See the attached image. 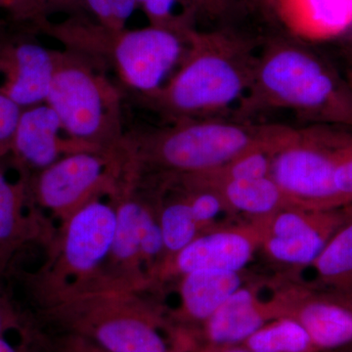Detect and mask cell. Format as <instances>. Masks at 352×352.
Masks as SVG:
<instances>
[{"instance_id":"2e32d148","label":"cell","mask_w":352,"mask_h":352,"mask_svg":"<svg viewBox=\"0 0 352 352\" xmlns=\"http://www.w3.org/2000/svg\"><path fill=\"white\" fill-rule=\"evenodd\" d=\"M351 210L352 205L329 210L319 223L300 232L261 236L259 249L263 250L268 258L281 265L300 268L311 266Z\"/></svg>"},{"instance_id":"e0dca14e","label":"cell","mask_w":352,"mask_h":352,"mask_svg":"<svg viewBox=\"0 0 352 352\" xmlns=\"http://www.w3.org/2000/svg\"><path fill=\"white\" fill-rule=\"evenodd\" d=\"M241 272L199 270L183 275L180 298L185 316L191 320L206 321L241 287Z\"/></svg>"},{"instance_id":"8fae6325","label":"cell","mask_w":352,"mask_h":352,"mask_svg":"<svg viewBox=\"0 0 352 352\" xmlns=\"http://www.w3.org/2000/svg\"><path fill=\"white\" fill-rule=\"evenodd\" d=\"M116 219V207L98 199L69 215L62 251L67 270L89 274L110 258Z\"/></svg>"},{"instance_id":"ab89813d","label":"cell","mask_w":352,"mask_h":352,"mask_svg":"<svg viewBox=\"0 0 352 352\" xmlns=\"http://www.w3.org/2000/svg\"><path fill=\"white\" fill-rule=\"evenodd\" d=\"M349 50H351V52H349V57H351V60H352V43L351 47H349Z\"/></svg>"},{"instance_id":"6da1fadb","label":"cell","mask_w":352,"mask_h":352,"mask_svg":"<svg viewBox=\"0 0 352 352\" xmlns=\"http://www.w3.org/2000/svg\"><path fill=\"white\" fill-rule=\"evenodd\" d=\"M187 47L179 68L163 87L138 95L148 108L171 124L217 118L251 87L258 53L251 39L229 31L185 34Z\"/></svg>"},{"instance_id":"d6a6232c","label":"cell","mask_w":352,"mask_h":352,"mask_svg":"<svg viewBox=\"0 0 352 352\" xmlns=\"http://www.w3.org/2000/svg\"><path fill=\"white\" fill-rule=\"evenodd\" d=\"M191 9L210 14H219L226 7L227 0H189Z\"/></svg>"},{"instance_id":"ffe728a7","label":"cell","mask_w":352,"mask_h":352,"mask_svg":"<svg viewBox=\"0 0 352 352\" xmlns=\"http://www.w3.org/2000/svg\"><path fill=\"white\" fill-rule=\"evenodd\" d=\"M241 346L254 352H320L300 322L291 316L267 322Z\"/></svg>"},{"instance_id":"d590c367","label":"cell","mask_w":352,"mask_h":352,"mask_svg":"<svg viewBox=\"0 0 352 352\" xmlns=\"http://www.w3.org/2000/svg\"><path fill=\"white\" fill-rule=\"evenodd\" d=\"M0 352H25L19 346H14L6 337L0 338Z\"/></svg>"},{"instance_id":"cb8c5ba5","label":"cell","mask_w":352,"mask_h":352,"mask_svg":"<svg viewBox=\"0 0 352 352\" xmlns=\"http://www.w3.org/2000/svg\"><path fill=\"white\" fill-rule=\"evenodd\" d=\"M182 187L192 214L200 229L210 226L223 210H228L217 190L184 183H182Z\"/></svg>"},{"instance_id":"30bf717a","label":"cell","mask_w":352,"mask_h":352,"mask_svg":"<svg viewBox=\"0 0 352 352\" xmlns=\"http://www.w3.org/2000/svg\"><path fill=\"white\" fill-rule=\"evenodd\" d=\"M61 120L48 104L23 109L14 134L10 154L21 168L43 170L67 155L106 152L78 139L62 136Z\"/></svg>"},{"instance_id":"60d3db41","label":"cell","mask_w":352,"mask_h":352,"mask_svg":"<svg viewBox=\"0 0 352 352\" xmlns=\"http://www.w3.org/2000/svg\"><path fill=\"white\" fill-rule=\"evenodd\" d=\"M0 31H1V25H0Z\"/></svg>"},{"instance_id":"52a82bcc","label":"cell","mask_w":352,"mask_h":352,"mask_svg":"<svg viewBox=\"0 0 352 352\" xmlns=\"http://www.w3.org/2000/svg\"><path fill=\"white\" fill-rule=\"evenodd\" d=\"M124 163L122 152H78L39 171L32 192L39 205L67 215L113 188V176Z\"/></svg>"},{"instance_id":"5bb4252c","label":"cell","mask_w":352,"mask_h":352,"mask_svg":"<svg viewBox=\"0 0 352 352\" xmlns=\"http://www.w3.org/2000/svg\"><path fill=\"white\" fill-rule=\"evenodd\" d=\"M275 318L272 305L259 300L258 289L241 287L204 323L208 346H241Z\"/></svg>"},{"instance_id":"ba28073f","label":"cell","mask_w":352,"mask_h":352,"mask_svg":"<svg viewBox=\"0 0 352 352\" xmlns=\"http://www.w3.org/2000/svg\"><path fill=\"white\" fill-rule=\"evenodd\" d=\"M270 302L277 318L300 321L319 351L352 349V305L342 296L298 285L280 289Z\"/></svg>"},{"instance_id":"603a6c76","label":"cell","mask_w":352,"mask_h":352,"mask_svg":"<svg viewBox=\"0 0 352 352\" xmlns=\"http://www.w3.org/2000/svg\"><path fill=\"white\" fill-rule=\"evenodd\" d=\"M166 252L175 256L187 247L200 232L184 194L166 203L159 217Z\"/></svg>"},{"instance_id":"f546056e","label":"cell","mask_w":352,"mask_h":352,"mask_svg":"<svg viewBox=\"0 0 352 352\" xmlns=\"http://www.w3.org/2000/svg\"><path fill=\"white\" fill-rule=\"evenodd\" d=\"M0 9H3L15 22L34 25L41 30L48 22L36 0H0Z\"/></svg>"},{"instance_id":"5b68a950","label":"cell","mask_w":352,"mask_h":352,"mask_svg":"<svg viewBox=\"0 0 352 352\" xmlns=\"http://www.w3.org/2000/svg\"><path fill=\"white\" fill-rule=\"evenodd\" d=\"M105 68L82 55L56 50L55 71L45 103L71 138L106 152L120 151L124 133L122 91Z\"/></svg>"},{"instance_id":"836d02e7","label":"cell","mask_w":352,"mask_h":352,"mask_svg":"<svg viewBox=\"0 0 352 352\" xmlns=\"http://www.w3.org/2000/svg\"><path fill=\"white\" fill-rule=\"evenodd\" d=\"M62 352H105L101 351L100 349L90 344L85 339H76L69 340L65 347L62 349Z\"/></svg>"},{"instance_id":"44dd1931","label":"cell","mask_w":352,"mask_h":352,"mask_svg":"<svg viewBox=\"0 0 352 352\" xmlns=\"http://www.w3.org/2000/svg\"><path fill=\"white\" fill-rule=\"evenodd\" d=\"M27 186L24 180L13 184L0 170V263L27 238V220L23 214Z\"/></svg>"},{"instance_id":"f35d334b","label":"cell","mask_w":352,"mask_h":352,"mask_svg":"<svg viewBox=\"0 0 352 352\" xmlns=\"http://www.w3.org/2000/svg\"><path fill=\"white\" fill-rule=\"evenodd\" d=\"M340 296H342V298H344V300H347L351 305H352V293H347V294H340Z\"/></svg>"},{"instance_id":"4fadbf2b","label":"cell","mask_w":352,"mask_h":352,"mask_svg":"<svg viewBox=\"0 0 352 352\" xmlns=\"http://www.w3.org/2000/svg\"><path fill=\"white\" fill-rule=\"evenodd\" d=\"M256 224L219 229L198 235L173 256V267L183 275L199 270L241 272L259 249Z\"/></svg>"},{"instance_id":"1f68e13d","label":"cell","mask_w":352,"mask_h":352,"mask_svg":"<svg viewBox=\"0 0 352 352\" xmlns=\"http://www.w3.org/2000/svg\"><path fill=\"white\" fill-rule=\"evenodd\" d=\"M17 325L15 314L8 302L0 295V338L6 337L7 331Z\"/></svg>"},{"instance_id":"d4e9b609","label":"cell","mask_w":352,"mask_h":352,"mask_svg":"<svg viewBox=\"0 0 352 352\" xmlns=\"http://www.w3.org/2000/svg\"><path fill=\"white\" fill-rule=\"evenodd\" d=\"M138 0H82V6L94 14L97 23L113 31L126 29Z\"/></svg>"},{"instance_id":"9a60e30c","label":"cell","mask_w":352,"mask_h":352,"mask_svg":"<svg viewBox=\"0 0 352 352\" xmlns=\"http://www.w3.org/2000/svg\"><path fill=\"white\" fill-rule=\"evenodd\" d=\"M275 11L296 36L321 39L352 25V0H277Z\"/></svg>"},{"instance_id":"9c48e42d","label":"cell","mask_w":352,"mask_h":352,"mask_svg":"<svg viewBox=\"0 0 352 352\" xmlns=\"http://www.w3.org/2000/svg\"><path fill=\"white\" fill-rule=\"evenodd\" d=\"M56 50L34 39L0 31V94L20 107L44 103L55 71Z\"/></svg>"},{"instance_id":"e575fe53","label":"cell","mask_w":352,"mask_h":352,"mask_svg":"<svg viewBox=\"0 0 352 352\" xmlns=\"http://www.w3.org/2000/svg\"><path fill=\"white\" fill-rule=\"evenodd\" d=\"M201 352H254L242 346H208Z\"/></svg>"},{"instance_id":"74e56055","label":"cell","mask_w":352,"mask_h":352,"mask_svg":"<svg viewBox=\"0 0 352 352\" xmlns=\"http://www.w3.org/2000/svg\"><path fill=\"white\" fill-rule=\"evenodd\" d=\"M254 1L258 2V3L263 4V6L273 7V8H274L277 0H254Z\"/></svg>"},{"instance_id":"4dcf8cb0","label":"cell","mask_w":352,"mask_h":352,"mask_svg":"<svg viewBox=\"0 0 352 352\" xmlns=\"http://www.w3.org/2000/svg\"><path fill=\"white\" fill-rule=\"evenodd\" d=\"M44 14L58 12H76L80 7L82 6V0H36Z\"/></svg>"},{"instance_id":"f1b7e54d","label":"cell","mask_w":352,"mask_h":352,"mask_svg":"<svg viewBox=\"0 0 352 352\" xmlns=\"http://www.w3.org/2000/svg\"><path fill=\"white\" fill-rule=\"evenodd\" d=\"M335 185L344 207L352 205V135L342 145L338 156Z\"/></svg>"},{"instance_id":"ac0fdd59","label":"cell","mask_w":352,"mask_h":352,"mask_svg":"<svg viewBox=\"0 0 352 352\" xmlns=\"http://www.w3.org/2000/svg\"><path fill=\"white\" fill-rule=\"evenodd\" d=\"M197 185L214 188L219 192L229 210L261 219L285 207L286 198L270 176L252 179L227 180L212 185Z\"/></svg>"},{"instance_id":"8d00e7d4","label":"cell","mask_w":352,"mask_h":352,"mask_svg":"<svg viewBox=\"0 0 352 352\" xmlns=\"http://www.w3.org/2000/svg\"><path fill=\"white\" fill-rule=\"evenodd\" d=\"M346 78L352 90V60H351V64H349V69H347Z\"/></svg>"},{"instance_id":"7bdbcfd3","label":"cell","mask_w":352,"mask_h":352,"mask_svg":"<svg viewBox=\"0 0 352 352\" xmlns=\"http://www.w3.org/2000/svg\"><path fill=\"white\" fill-rule=\"evenodd\" d=\"M351 351L352 352V349H351Z\"/></svg>"},{"instance_id":"7402d4cb","label":"cell","mask_w":352,"mask_h":352,"mask_svg":"<svg viewBox=\"0 0 352 352\" xmlns=\"http://www.w3.org/2000/svg\"><path fill=\"white\" fill-rule=\"evenodd\" d=\"M146 205L140 200L127 197L116 206L115 237L111 258L124 265L140 261L141 221Z\"/></svg>"},{"instance_id":"484cf974","label":"cell","mask_w":352,"mask_h":352,"mask_svg":"<svg viewBox=\"0 0 352 352\" xmlns=\"http://www.w3.org/2000/svg\"><path fill=\"white\" fill-rule=\"evenodd\" d=\"M180 0H138L151 25L166 28L184 34L189 29L188 18L176 15L175 7Z\"/></svg>"},{"instance_id":"8992f818","label":"cell","mask_w":352,"mask_h":352,"mask_svg":"<svg viewBox=\"0 0 352 352\" xmlns=\"http://www.w3.org/2000/svg\"><path fill=\"white\" fill-rule=\"evenodd\" d=\"M349 127L314 124L296 129L276 153L270 177L289 207L308 210L344 208L335 185L338 156L352 135Z\"/></svg>"},{"instance_id":"7c38bea8","label":"cell","mask_w":352,"mask_h":352,"mask_svg":"<svg viewBox=\"0 0 352 352\" xmlns=\"http://www.w3.org/2000/svg\"><path fill=\"white\" fill-rule=\"evenodd\" d=\"M76 332L105 352H175L149 315L101 311L74 323Z\"/></svg>"},{"instance_id":"4316f807","label":"cell","mask_w":352,"mask_h":352,"mask_svg":"<svg viewBox=\"0 0 352 352\" xmlns=\"http://www.w3.org/2000/svg\"><path fill=\"white\" fill-rule=\"evenodd\" d=\"M164 252H166V248L159 219L146 205L141 221V258L148 261H155Z\"/></svg>"},{"instance_id":"b9f144b4","label":"cell","mask_w":352,"mask_h":352,"mask_svg":"<svg viewBox=\"0 0 352 352\" xmlns=\"http://www.w3.org/2000/svg\"><path fill=\"white\" fill-rule=\"evenodd\" d=\"M1 266H2V265H1V263H0V267H1Z\"/></svg>"},{"instance_id":"83f0119b","label":"cell","mask_w":352,"mask_h":352,"mask_svg":"<svg viewBox=\"0 0 352 352\" xmlns=\"http://www.w3.org/2000/svg\"><path fill=\"white\" fill-rule=\"evenodd\" d=\"M22 111L23 108L12 99L0 94V157L10 154Z\"/></svg>"},{"instance_id":"3957f363","label":"cell","mask_w":352,"mask_h":352,"mask_svg":"<svg viewBox=\"0 0 352 352\" xmlns=\"http://www.w3.org/2000/svg\"><path fill=\"white\" fill-rule=\"evenodd\" d=\"M281 126L219 118L183 120L163 129L129 132L120 150L133 173L152 168L171 176L204 175L272 138Z\"/></svg>"},{"instance_id":"277c9868","label":"cell","mask_w":352,"mask_h":352,"mask_svg":"<svg viewBox=\"0 0 352 352\" xmlns=\"http://www.w3.org/2000/svg\"><path fill=\"white\" fill-rule=\"evenodd\" d=\"M41 31L73 51L110 67L122 85L134 94L148 95L164 85V78L182 61L186 50V38L182 32L166 28L150 27L113 31L82 19L52 24L48 21Z\"/></svg>"},{"instance_id":"d6986e66","label":"cell","mask_w":352,"mask_h":352,"mask_svg":"<svg viewBox=\"0 0 352 352\" xmlns=\"http://www.w3.org/2000/svg\"><path fill=\"white\" fill-rule=\"evenodd\" d=\"M311 266L314 288L329 293H352V210Z\"/></svg>"},{"instance_id":"7a4b0ae2","label":"cell","mask_w":352,"mask_h":352,"mask_svg":"<svg viewBox=\"0 0 352 352\" xmlns=\"http://www.w3.org/2000/svg\"><path fill=\"white\" fill-rule=\"evenodd\" d=\"M288 110L312 124L352 129V90L318 53L302 44L274 41L258 53L251 87L238 116Z\"/></svg>"}]
</instances>
